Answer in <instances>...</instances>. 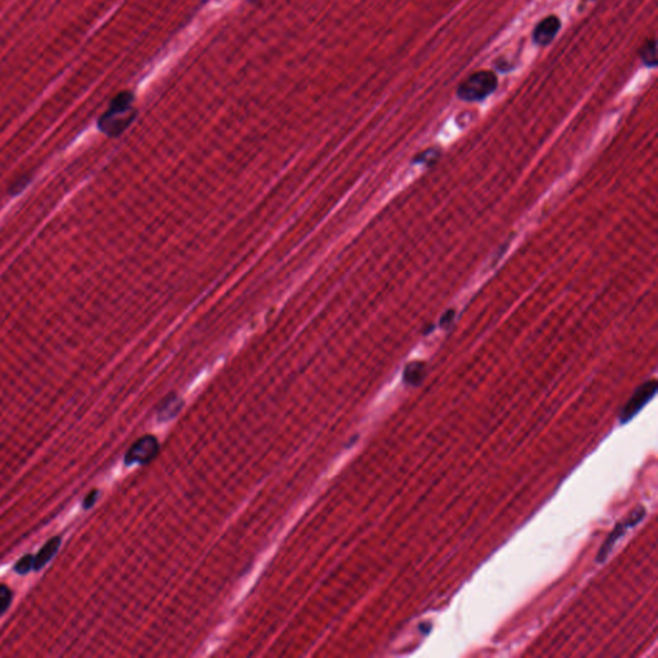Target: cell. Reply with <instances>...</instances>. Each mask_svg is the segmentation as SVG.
I'll use <instances>...</instances> for the list:
<instances>
[{
    "instance_id": "1",
    "label": "cell",
    "mask_w": 658,
    "mask_h": 658,
    "mask_svg": "<svg viewBox=\"0 0 658 658\" xmlns=\"http://www.w3.org/2000/svg\"><path fill=\"white\" fill-rule=\"evenodd\" d=\"M134 97L129 92L116 95L110 110L99 118V129L110 136L121 134L136 117V111L131 108Z\"/></svg>"
},
{
    "instance_id": "2",
    "label": "cell",
    "mask_w": 658,
    "mask_h": 658,
    "mask_svg": "<svg viewBox=\"0 0 658 658\" xmlns=\"http://www.w3.org/2000/svg\"><path fill=\"white\" fill-rule=\"evenodd\" d=\"M498 77L491 71H479L470 75L458 88V97L466 102H481L496 90Z\"/></svg>"
},
{
    "instance_id": "3",
    "label": "cell",
    "mask_w": 658,
    "mask_h": 658,
    "mask_svg": "<svg viewBox=\"0 0 658 658\" xmlns=\"http://www.w3.org/2000/svg\"><path fill=\"white\" fill-rule=\"evenodd\" d=\"M656 394H657V382L655 379L644 382L643 385L637 387L635 392L633 394V396L630 397V400L625 404V407H622L618 416L620 423L621 425L629 423L653 397L656 396Z\"/></svg>"
},
{
    "instance_id": "4",
    "label": "cell",
    "mask_w": 658,
    "mask_h": 658,
    "mask_svg": "<svg viewBox=\"0 0 658 658\" xmlns=\"http://www.w3.org/2000/svg\"><path fill=\"white\" fill-rule=\"evenodd\" d=\"M160 453V442L152 435H146L130 446L125 455L126 466L131 464H148L156 458Z\"/></svg>"
},
{
    "instance_id": "5",
    "label": "cell",
    "mask_w": 658,
    "mask_h": 658,
    "mask_svg": "<svg viewBox=\"0 0 658 658\" xmlns=\"http://www.w3.org/2000/svg\"><path fill=\"white\" fill-rule=\"evenodd\" d=\"M644 516H646V509H644L643 507H640V508H637L634 512L631 513V514L629 516V518H627L625 521L617 523L615 530L609 533L608 539L605 542L603 546L600 548L599 553L596 555V562H598V564H603V562L606 561L609 552L612 551L613 545L616 544L617 540H618L620 537H622L624 533H627L629 529L637 526V523L640 522V521L644 518Z\"/></svg>"
},
{
    "instance_id": "6",
    "label": "cell",
    "mask_w": 658,
    "mask_h": 658,
    "mask_svg": "<svg viewBox=\"0 0 658 658\" xmlns=\"http://www.w3.org/2000/svg\"><path fill=\"white\" fill-rule=\"evenodd\" d=\"M561 30V21L555 16H549L540 22L533 30V42L537 45H548L553 42L558 31Z\"/></svg>"
},
{
    "instance_id": "7",
    "label": "cell",
    "mask_w": 658,
    "mask_h": 658,
    "mask_svg": "<svg viewBox=\"0 0 658 658\" xmlns=\"http://www.w3.org/2000/svg\"><path fill=\"white\" fill-rule=\"evenodd\" d=\"M61 542H62L61 536H54L51 540H48L47 543L44 544V546L39 551V553L34 557V570L35 571L42 570V567H45L47 564L52 559L55 553L58 552V549L61 546Z\"/></svg>"
},
{
    "instance_id": "8",
    "label": "cell",
    "mask_w": 658,
    "mask_h": 658,
    "mask_svg": "<svg viewBox=\"0 0 658 658\" xmlns=\"http://www.w3.org/2000/svg\"><path fill=\"white\" fill-rule=\"evenodd\" d=\"M426 377V364L423 362L409 363L405 369L403 379L409 386H419Z\"/></svg>"
},
{
    "instance_id": "9",
    "label": "cell",
    "mask_w": 658,
    "mask_h": 658,
    "mask_svg": "<svg viewBox=\"0 0 658 658\" xmlns=\"http://www.w3.org/2000/svg\"><path fill=\"white\" fill-rule=\"evenodd\" d=\"M183 401L177 395H168L158 409V418L161 420H168L174 418L181 410Z\"/></svg>"
},
{
    "instance_id": "10",
    "label": "cell",
    "mask_w": 658,
    "mask_h": 658,
    "mask_svg": "<svg viewBox=\"0 0 658 658\" xmlns=\"http://www.w3.org/2000/svg\"><path fill=\"white\" fill-rule=\"evenodd\" d=\"M640 57L648 67H656L657 66V47H656V42L653 39L648 40L644 44V47L640 49Z\"/></svg>"
},
{
    "instance_id": "11",
    "label": "cell",
    "mask_w": 658,
    "mask_h": 658,
    "mask_svg": "<svg viewBox=\"0 0 658 658\" xmlns=\"http://www.w3.org/2000/svg\"><path fill=\"white\" fill-rule=\"evenodd\" d=\"M440 155H441V153H440V151H438V149H427V151L419 153L418 156L414 158L413 162H414V164H425V165L429 166V165L435 164V162L439 160Z\"/></svg>"
},
{
    "instance_id": "12",
    "label": "cell",
    "mask_w": 658,
    "mask_h": 658,
    "mask_svg": "<svg viewBox=\"0 0 658 658\" xmlns=\"http://www.w3.org/2000/svg\"><path fill=\"white\" fill-rule=\"evenodd\" d=\"M31 570H34V555L31 554L23 555L21 559L14 564V572L18 574H29Z\"/></svg>"
},
{
    "instance_id": "13",
    "label": "cell",
    "mask_w": 658,
    "mask_h": 658,
    "mask_svg": "<svg viewBox=\"0 0 658 658\" xmlns=\"http://www.w3.org/2000/svg\"><path fill=\"white\" fill-rule=\"evenodd\" d=\"M12 602V592L8 586L0 585V616L8 609Z\"/></svg>"
},
{
    "instance_id": "14",
    "label": "cell",
    "mask_w": 658,
    "mask_h": 658,
    "mask_svg": "<svg viewBox=\"0 0 658 658\" xmlns=\"http://www.w3.org/2000/svg\"><path fill=\"white\" fill-rule=\"evenodd\" d=\"M454 319H455V310L450 309L446 313L442 314V316H441V319H440V327H442V328H449V327H451L453 322H454Z\"/></svg>"
},
{
    "instance_id": "15",
    "label": "cell",
    "mask_w": 658,
    "mask_h": 658,
    "mask_svg": "<svg viewBox=\"0 0 658 658\" xmlns=\"http://www.w3.org/2000/svg\"><path fill=\"white\" fill-rule=\"evenodd\" d=\"M98 494H99V491L98 490L90 491V492L88 494V496L85 498L84 503H83V507H84L85 509H89V508H92V507L94 505L97 499H98Z\"/></svg>"
},
{
    "instance_id": "16",
    "label": "cell",
    "mask_w": 658,
    "mask_h": 658,
    "mask_svg": "<svg viewBox=\"0 0 658 658\" xmlns=\"http://www.w3.org/2000/svg\"><path fill=\"white\" fill-rule=\"evenodd\" d=\"M433 329H435V327H433V325H429L427 328H425V329H423V335L429 336V333L433 331Z\"/></svg>"
}]
</instances>
